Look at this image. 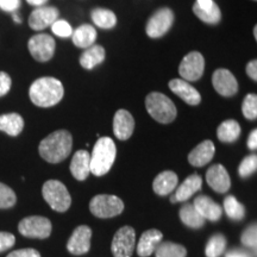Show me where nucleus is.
Returning a JSON list of instances; mask_svg holds the SVG:
<instances>
[{"instance_id":"obj_34","label":"nucleus","mask_w":257,"mask_h":257,"mask_svg":"<svg viewBox=\"0 0 257 257\" xmlns=\"http://www.w3.org/2000/svg\"><path fill=\"white\" fill-rule=\"evenodd\" d=\"M242 112L244 117L249 120H255L257 118V96L256 94H248L242 104Z\"/></svg>"},{"instance_id":"obj_24","label":"nucleus","mask_w":257,"mask_h":257,"mask_svg":"<svg viewBox=\"0 0 257 257\" xmlns=\"http://www.w3.org/2000/svg\"><path fill=\"white\" fill-rule=\"evenodd\" d=\"M24 128V119L18 113H6L0 115V131L10 135L18 136Z\"/></svg>"},{"instance_id":"obj_18","label":"nucleus","mask_w":257,"mask_h":257,"mask_svg":"<svg viewBox=\"0 0 257 257\" xmlns=\"http://www.w3.org/2000/svg\"><path fill=\"white\" fill-rule=\"evenodd\" d=\"M193 206L197 208V211L205 219L211 221H218L223 216V208L220 205L214 202V200H212L207 195H199L195 198Z\"/></svg>"},{"instance_id":"obj_7","label":"nucleus","mask_w":257,"mask_h":257,"mask_svg":"<svg viewBox=\"0 0 257 257\" xmlns=\"http://www.w3.org/2000/svg\"><path fill=\"white\" fill-rule=\"evenodd\" d=\"M53 225L46 217L31 216L21 220L18 225L19 233L28 238H48L51 233Z\"/></svg>"},{"instance_id":"obj_17","label":"nucleus","mask_w":257,"mask_h":257,"mask_svg":"<svg viewBox=\"0 0 257 257\" xmlns=\"http://www.w3.org/2000/svg\"><path fill=\"white\" fill-rule=\"evenodd\" d=\"M169 88L172 89V92H174L176 95L184 100L186 104L197 106L200 104L201 101V95L197 89L193 87L192 85H189L187 81L181 79H174L169 82Z\"/></svg>"},{"instance_id":"obj_38","label":"nucleus","mask_w":257,"mask_h":257,"mask_svg":"<svg viewBox=\"0 0 257 257\" xmlns=\"http://www.w3.org/2000/svg\"><path fill=\"white\" fill-rule=\"evenodd\" d=\"M51 30H53V32L56 36L63 38L72 36L73 34V29L69 25L68 22L62 21V19H57V21L54 22V23L51 24Z\"/></svg>"},{"instance_id":"obj_26","label":"nucleus","mask_w":257,"mask_h":257,"mask_svg":"<svg viewBox=\"0 0 257 257\" xmlns=\"http://www.w3.org/2000/svg\"><path fill=\"white\" fill-rule=\"evenodd\" d=\"M73 43L78 48H89L94 44L96 40V31L91 25H81L73 31L72 34Z\"/></svg>"},{"instance_id":"obj_23","label":"nucleus","mask_w":257,"mask_h":257,"mask_svg":"<svg viewBox=\"0 0 257 257\" xmlns=\"http://www.w3.org/2000/svg\"><path fill=\"white\" fill-rule=\"evenodd\" d=\"M179 184V178L172 170H165L156 176L153 182L154 192L159 195L170 194Z\"/></svg>"},{"instance_id":"obj_8","label":"nucleus","mask_w":257,"mask_h":257,"mask_svg":"<svg viewBox=\"0 0 257 257\" xmlns=\"http://www.w3.org/2000/svg\"><path fill=\"white\" fill-rule=\"evenodd\" d=\"M136 244V232L131 226H123L115 232L111 250L114 257H131Z\"/></svg>"},{"instance_id":"obj_14","label":"nucleus","mask_w":257,"mask_h":257,"mask_svg":"<svg viewBox=\"0 0 257 257\" xmlns=\"http://www.w3.org/2000/svg\"><path fill=\"white\" fill-rule=\"evenodd\" d=\"M59 18V10L51 6H40L31 12L29 17V25L32 30H44L48 27H51L54 22Z\"/></svg>"},{"instance_id":"obj_20","label":"nucleus","mask_w":257,"mask_h":257,"mask_svg":"<svg viewBox=\"0 0 257 257\" xmlns=\"http://www.w3.org/2000/svg\"><path fill=\"white\" fill-rule=\"evenodd\" d=\"M202 186V179L200 175L192 174L189 175L187 179L179 186L178 189L175 191V194L170 198L172 202H182L188 200L189 198L193 197L195 193L201 189Z\"/></svg>"},{"instance_id":"obj_46","label":"nucleus","mask_w":257,"mask_h":257,"mask_svg":"<svg viewBox=\"0 0 257 257\" xmlns=\"http://www.w3.org/2000/svg\"><path fill=\"white\" fill-rule=\"evenodd\" d=\"M226 257H250L248 252L242 251V250H232L227 253Z\"/></svg>"},{"instance_id":"obj_10","label":"nucleus","mask_w":257,"mask_h":257,"mask_svg":"<svg viewBox=\"0 0 257 257\" xmlns=\"http://www.w3.org/2000/svg\"><path fill=\"white\" fill-rule=\"evenodd\" d=\"M174 23V12L168 8L160 9L147 23V35L152 38H160L166 35Z\"/></svg>"},{"instance_id":"obj_9","label":"nucleus","mask_w":257,"mask_h":257,"mask_svg":"<svg viewBox=\"0 0 257 257\" xmlns=\"http://www.w3.org/2000/svg\"><path fill=\"white\" fill-rule=\"evenodd\" d=\"M29 51L38 62H47L55 53V40L47 34L35 35L29 41Z\"/></svg>"},{"instance_id":"obj_50","label":"nucleus","mask_w":257,"mask_h":257,"mask_svg":"<svg viewBox=\"0 0 257 257\" xmlns=\"http://www.w3.org/2000/svg\"><path fill=\"white\" fill-rule=\"evenodd\" d=\"M253 2H256V0H253Z\"/></svg>"},{"instance_id":"obj_15","label":"nucleus","mask_w":257,"mask_h":257,"mask_svg":"<svg viewBox=\"0 0 257 257\" xmlns=\"http://www.w3.org/2000/svg\"><path fill=\"white\" fill-rule=\"evenodd\" d=\"M206 182L213 191L218 193H226L231 187L229 173L221 165H214L208 168Z\"/></svg>"},{"instance_id":"obj_36","label":"nucleus","mask_w":257,"mask_h":257,"mask_svg":"<svg viewBox=\"0 0 257 257\" xmlns=\"http://www.w3.org/2000/svg\"><path fill=\"white\" fill-rule=\"evenodd\" d=\"M256 168H257V156L255 154L246 156L239 165V168H238L239 176L240 178H248V176L251 175L252 173L256 172Z\"/></svg>"},{"instance_id":"obj_29","label":"nucleus","mask_w":257,"mask_h":257,"mask_svg":"<svg viewBox=\"0 0 257 257\" xmlns=\"http://www.w3.org/2000/svg\"><path fill=\"white\" fill-rule=\"evenodd\" d=\"M193 12L200 21L207 24H218L221 19L220 9L216 3H213V5L207 10L199 8L197 4H194L193 5Z\"/></svg>"},{"instance_id":"obj_4","label":"nucleus","mask_w":257,"mask_h":257,"mask_svg":"<svg viewBox=\"0 0 257 257\" xmlns=\"http://www.w3.org/2000/svg\"><path fill=\"white\" fill-rule=\"evenodd\" d=\"M146 108L152 117L161 124H169L176 118V106L168 96L159 92L147 95Z\"/></svg>"},{"instance_id":"obj_37","label":"nucleus","mask_w":257,"mask_h":257,"mask_svg":"<svg viewBox=\"0 0 257 257\" xmlns=\"http://www.w3.org/2000/svg\"><path fill=\"white\" fill-rule=\"evenodd\" d=\"M240 240L245 246L248 248H251L253 250H256V245H257V226L256 224L253 223L251 225H249L246 227L245 231L242 233V237H240Z\"/></svg>"},{"instance_id":"obj_5","label":"nucleus","mask_w":257,"mask_h":257,"mask_svg":"<svg viewBox=\"0 0 257 257\" xmlns=\"http://www.w3.org/2000/svg\"><path fill=\"white\" fill-rule=\"evenodd\" d=\"M42 195L48 205L56 212H66L72 205L68 189L59 180H48L42 187Z\"/></svg>"},{"instance_id":"obj_2","label":"nucleus","mask_w":257,"mask_h":257,"mask_svg":"<svg viewBox=\"0 0 257 257\" xmlns=\"http://www.w3.org/2000/svg\"><path fill=\"white\" fill-rule=\"evenodd\" d=\"M64 88L62 82L55 78H41L31 85L29 95L31 101L40 107H51L62 100Z\"/></svg>"},{"instance_id":"obj_39","label":"nucleus","mask_w":257,"mask_h":257,"mask_svg":"<svg viewBox=\"0 0 257 257\" xmlns=\"http://www.w3.org/2000/svg\"><path fill=\"white\" fill-rule=\"evenodd\" d=\"M16 237L10 232H2L0 231V252L6 251L15 245Z\"/></svg>"},{"instance_id":"obj_45","label":"nucleus","mask_w":257,"mask_h":257,"mask_svg":"<svg viewBox=\"0 0 257 257\" xmlns=\"http://www.w3.org/2000/svg\"><path fill=\"white\" fill-rule=\"evenodd\" d=\"M199 8L204 9V10H207L210 9L212 5H213V0H197V3H195Z\"/></svg>"},{"instance_id":"obj_6","label":"nucleus","mask_w":257,"mask_h":257,"mask_svg":"<svg viewBox=\"0 0 257 257\" xmlns=\"http://www.w3.org/2000/svg\"><path fill=\"white\" fill-rule=\"evenodd\" d=\"M89 210L93 216L98 218H113L119 214L124 210V202L120 198L115 195L99 194L94 197L89 202Z\"/></svg>"},{"instance_id":"obj_43","label":"nucleus","mask_w":257,"mask_h":257,"mask_svg":"<svg viewBox=\"0 0 257 257\" xmlns=\"http://www.w3.org/2000/svg\"><path fill=\"white\" fill-rule=\"evenodd\" d=\"M246 74H248L253 81H256L257 80V61L256 60L250 61L248 63V66H246Z\"/></svg>"},{"instance_id":"obj_40","label":"nucleus","mask_w":257,"mask_h":257,"mask_svg":"<svg viewBox=\"0 0 257 257\" xmlns=\"http://www.w3.org/2000/svg\"><path fill=\"white\" fill-rule=\"evenodd\" d=\"M11 78H10L9 74L5 72H0V96L8 94L10 89H11Z\"/></svg>"},{"instance_id":"obj_48","label":"nucleus","mask_w":257,"mask_h":257,"mask_svg":"<svg viewBox=\"0 0 257 257\" xmlns=\"http://www.w3.org/2000/svg\"><path fill=\"white\" fill-rule=\"evenodd\" d=\"M14 21L16 22V23H22L21 18H19V16L17 14H14Z\"/></svg>"},{"instance_id":"obj_19","label":"nucleus","mask_w":257,"mask_h":257,"mask_svg":"<svg viewBox=\"0 0 257 257\" xmlns=\"http://www.w3.org/2000/svg\"><path fill=\"white\" fill-rule=\"evenodd\" d=\"M214 154H216V147L213 142L210 140L204 141L189 153L188 162L194 167H204L211 162Z\"/></svg>"},{"instance_id":"obj_32","label":"nucleus","mask_w":257,"mask_h":257,"mask_svg":"<svg viewBox=\"0 0 257 257\" xmlns=\"http://www.w3.org/2000/svg\"><path fill=\"white\" fill-rule=\"evenodd\" d=\"M224 211L230 219L240 220L245 216V207L233 195H227L224 199Z\"/></svg>"},{"instance_id":"obj_33","label":"nucleus","mask_w":257,"mask_h":257,"mask_svg":"<svg viewBox=\"0 0 257 257\" xmlns=\"http://www.w3.org/2000/svg\"><path fill=\"white\" fill-rule=\"evenodd\" d=\"M226 248V238L224 234L216 233L208 239L205 253L207 257H220Z\"/></svg>"},{"instance_id":"obj_28","label":"nucleus","mask_w":257,"mask_h":257,"mask_svg":"<svg viewBox=\"0 0 257 257\" xmlns=\"http://www.w3.org/2000/svg\"><path fill=\"white\" fill-rule=\"evenodd\" d=\"M105 60V49L101 46H91L80 57V64L86 69H93Z\"/></svg>"},{"instance_id":"obj_47","label":"nucleus","mask_w":257,"mask_h":257,"mask_svg":"<svg viewBox=\"0 0 257 257\" xmlns=\"http://www.w3.org/2000/svg\"><path fill=\"white\" fill-rule=\"evenodd\" d=\"M28 4H30L32 6H36V8H40V6H43L48 0H27Z\"/></svg>"},{"instance_id":"obj_41","label":"nucleus","mask_w":257,"mask_h":257,"mask_svg":"<svg viewBox=\"0 0 257 257\" xmlns=\"http://www.w3.org/2000/svg\"><path fill=\"white\" fill-rule=\"evenodd\" d=\"M6 257H41V253L35 249L27 248L15 250V251L10 252Z\"/></svg>"},{"instance_id":"obj_1","label":"nucleus","mask_w":257,"mask_h":257,"mask_svg":"<svg viewBox=\"0 0 257 257\" xmlns=\"http://www.w3.org/2000/svg\"><path fill=\"white\" fill-rule=\"evenodd\" d=\"M73 137L67 130H57L40 143V155L49 163H59L70 155Z\"/></svg>"},{"instance_id":"obj_49","label":"nucleus","mask_w":257,"mask_h":257,"mask_svg":"<svg viewBox=\"0 0 257 257\" xmlns=\"http://www.w3.org/2000/svg\"><path fill=\"white\" fill-rule=\"evenodd\" d=\"M253 36H255V38H257V28L256 27L253 28Z\"/></svg>"},{"instance_id":"obj_11","label":"nucleus","mask_w":257,"mask_h":257,"mask_svg":"<svg viewBox=\"0 0 257 257\" xmlns=\"http://www.w3.org/2000/svg\"><path fill=\"white\" fill-rule=\"evenodd\" d=\"M205 69L204 56L198 51H192L184 57L179 67V73L185 81H197Z\"/></svg>"},{"instance_id":"obj_22","label":"nucleus","mask_w":257,"mask_h":257,"mask_svg":"<svg viewBox=\"0 0 257 257\" xmlns=\"http://www.w3.org/2000/svg\"><path fill=\"white\" fill-rule=\"evenodd\" d=\"M163 234L157 229H150L143 232L137 245V253L140 257H149L155 252L159 244L162 242Z\"/></svg>"},{"instance_id":"obj_16","label":"nucleus","mask_w":257,"mask_h":257,"mask_svg":"<svg viewBox=\"0 0 257 257\" xmlns=\"http://www.w3.org/2000/svg\"><path fill=\"white\" fill-rule=\"evenodd\" d=\"M135 128V119L131 113L126 110L115 112L113 118L114 136L120 141H126L133 136Z\"/></svg>"},{"instance_id":"obj_13","label":"nucleus","mask_w":257,"mask_h":257,"mask_svg":"<svg viewBox=\"0 0 257 257\" xmlns=\"http://www.w3.org/2000/svg\"><path fill=\"white\" fill-rule=\"evenodd\" d=\"M212 83L216 91L223 96H232L238 91V82L230 70L217 69L212 76Z\"/></svg>"},{"instance_id":"obj_25","label":"nucleus","mask_w":257,"mask_h":257,"mask_svg":"<svg viewBox=\"0 0 257 257\" xmlns=\"http://www.w3.org/2000/svg\"><path fill=\"white\" fill-rule=\"evenodd\" d=\"M179 216L182 223L192 229H200L204 226L205 220H206L197 211V208L193 206V204H185L180 208Z\"/></svg>"},{"instance_id":"obj_30","label":"nucleus","mask_w":257,"mask_h":257,"mask_svg":"<svg viewBox=\"0 0 257 257\" xmlns=\"http://www.w3.org/2000/svg\"><path fill=\"white\" fill-rule=\"evenodd\" d=\"M156 257H186L187 250L184 245L173 242H161L155 250Z\"/></svg>"},{"instance_id":"obj_3","label":"nucleus","mask_w":257,"mask_h":257,"mask_svg":"<svg viewBox=\"0 0 257 257\" xmlns=\"http://www.w3.org/2000/svg\"><path fill=\"white\" fill-rule=\"evenodd\" d=\"M117 148L110 137H101L96 141L91 155V173L95 176L107 174L113 166Z\"/></svg>"},{"instance_id":"obj_31","label":"nucleus","mask_w":257,"mask_h":257,"mask_svg":"<svg viewBox=\"0 0 257 257\" xmlns=\"http://www.w3.org/2000/svg\"><path fill=\"white\" fill-rule=\"evenodd\" d=\"M92 19L96 27L112 29L117 24V17L113 12L106 9H95L92 11Z\"/></svg>"},{"instance_id":"obj_44","label":"nucleus","mask_w":257,"mask_h":257,"mask_svg":"<svg viewBox=\"0 0 257 257\" xmlns=\"http://www.w3.org/2000/svg\"><path fill=\"white\" fill-rule=\"evenodd\" d=\"M248 148L251 150H255L257 148V130H252L248 138Z\"/></svg>"},{"instance_id":"obj_12","label":"nucleus","mask_w":257,"mask_h":257,"mask_svg":"<svg viewBox=\"0 0 257 257\" xmlns=\"http://www.w3.org/2000/svg\"><path fill=\"white\" fill-rule=\"evenodd\" d=\"M92 230L87 225H80L74 230L67 244V249L75 256L85 255L91 249Z\"/></svg>"},{"instance_id":"obj_27","label":"nucleus","mask_w":257,"mask_h":257,"mask_svg":"<svg viewBox=\"0 0 257 257\" xmlns=\"http://www.w3.org/2000/svg\"><path fill=\"white\" fill-rule=\"evenodd\" d=\"M218 140L224 143H232L240 136V125L238 121L230 119L225 120L217 130Z\"/></svg>"},{"instance_id":"obj_35","label":"nucleus","mask_w":257,"mask_h":257,"mask_svg":"<svg viewBox=\"0 0 257 257\" xmlns=\"http://www.w3.org/2000/svg\"><path fill=\"white\" fill-rule=\"evenodd\" d=\"M16 201H17V197H16L14 189L0 182V208H10L15 206Z\"/></svg>"},{"instance_id":"obj_42","label":"nucleus","mask_w":257,"mask_h":257,"mask_svg":"<svg viewBox=\"0 0 257 257\" xmlns=\"http://www.w3.org/2000/svg\"><path fill=\"white\" fill-rule=\"evenodd\" d=\"M21 6V0H0V9L6 12H16Z\"/></svg>"},{"instance_id":"obj_21","label":"nucleus","mask_w":257,"mask_h":257,"mask_svg":"<svg viewBox=\"0 0 257 257\" xmlns=\"http://www.w3.org/2000/svg\"><path fill=\"white\" fill-rule=\"evenodd\" d=\"M70 173L79 181H83L88 178L91 173V155L86 150H79L74 154L70 162Z\"/></svg>"}]
</instances>
